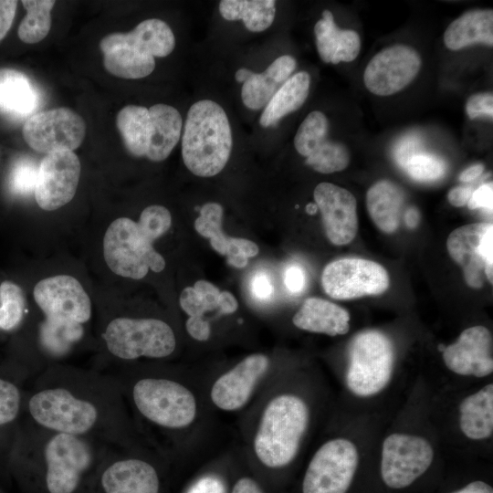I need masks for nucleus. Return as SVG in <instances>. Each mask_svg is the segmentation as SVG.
<instances>
[{
    "instance_id": "nucleus-48",
    "label": "nucleus",
    "mask_w": 493,
    "mask_h": 493,
    "mask_svg": "<svg viewBox=\"0 0 493 493\" xmlns=\"http://www.w3.org/2000/svg\"><path fill=\"white\" fill-rule=\"evenodd\" d=\"M467 207L470 210L474 209H486L488 212L492 213L493 205V184L488 183L480 185L475 189L472 195L467 202Z\"/></svg>"
},
{
    "instance_id": "nucleus-2",
    "label": "nucleus",
    "mask_w": 493,
    "mask_h": 493,
    "mask_svg": "<svg viewBox=\"0 0 493 493\" xmlns=\"http://www.w3.org/2000/svg\"><path fill=\"white\" fill-rule=\"evenodd\" d=\"M112 448L101 443L49 431L22 417L7 472L20 481L35 477L45 493H78Z\"/></svg>"
},
{
    "instance_id": "nucleus-47",
    "label": "nucleus",
    "mask_w": 493,
    "mask_h": 493,
    "mask_svg": "<svg viewBox=\"0 0 493 493\" xmlns=\"http://www.w3.org/2000/svg\"><path fill=\"white\" fill-rule=\"evenodd\" d=\"M184 493H226V487L221 477L209 474L197 478Z\"/></svg>"
},
{
    "instance_id": "nucleus-31",
    "label": "nucleus",
    "mask_w": 493,
    "mask_h": 493,
    "mask_svg": "<svg viewBox=\"0 0 493 493\" xmlns=\"http://www.w3.org/2000/svg\"><path fill=\"white\" fill-rule=\"evenodd\" d=\"M37 93L28 78L14 68H0V110L27 116L36 108Z\"/></svg>"
},
{
    "instance_id": "nucleus-25",
    "label": "nucleus",
    "mask_w": 493,
    "mask_h": 493,
    "mask_svg": "<svg viewBox=\"0 0 493 493\" xmlns=\"http://www.w3.org/2000/svg\"><path fill=\"white\" fill-rule=\"evenodd\" d=\"M292 322L300 330L330 336L343 335L350 330V314L335 303L309 298L293 316Z\"/></svg>"
},
{
    "instance_id": "nucleus-19",
    "label": "nucleus",
    "mask_w": 493,
    "mask_h": 493,
    "mask_svg": "<svg viewBox=\"0 0 493 493\" xmlns=\"http://www.w3.org/2000/svg\"><path fill=\"white\" fill-rule=\"evenodd\" d=\"M325 234L336 246L351 243L358 231L357 202L353 194L343 187L320 183L313 192Z\"/></svg>"
},
{
    "instance_id": "nucleus-50",
    "label": "nucleus",
    "mask_w": 493,
    "mask_h": 493,
    "mask_svg": "<svg viewBox=\"0 0 493 493\" xmlns=\"http://www.w3.org/2000/svg\"><path fill=\"white\" fill-rule=\"evenodd\" d=\"M284 284L292 293H299L303 290L306 284L304 270L296 265L288 267L284 273Z\"/></svg>"
},
{
    "instance_id": "nucleus-18",
    "label": "nucleus",
    "mask_w": 493,
    "mask_h": 493,
    "mask_svg": "<svg viewBox=\"0 0 493 493\" xmlns=\"http://www.w3.org/2000/svg\"><path fill=\"white\" fill-rule=\"evenodd\" d=\"M30 379L28 372L12 361L0 364V471L7 472Z\"/></svg>"
},
{
    "instance_id": "nucleus-42",
    "label": "nucleus",
    "mask_w": 493,
    "mask_h": 493,
    "mask_svg": "<svg viewBox=\"0 0 493 493\" xmlns=\"http://www.w3.org/2000/svg\"><path fill=\"white\" fill-rule=\"evenodd\" d=\"M404 169L417 182H433L445 175L446 164L436 156L418 153L408 161Z\"/></svg>"
},
{
    "instance_id": "nucleus-23",
    "label": "nucleus",
    "mask_w": 493,
    "mask_h": 493,
    "mask_svg": "<svg viewBox=\"0 0 493 493\" xmlns=\"http://www.w3.org/2000/svg\"><path fill=\"white\" fill-rule=\"evenodd\" d=\"M295 68L296 60L289 55L278 57L262 73H255L245 68H239L235 79L243 83L241 99L244 105L253 110L265 108Z\"/></svg>"
},
{
    "instance_id": "nucleus-49",
    "label": "nucleus",
    "mask_w": 493,
    "mask_h": 493,
    "mask_svg": "<svg viewBox=\"0 0 493 493\" xmlns=\"http://www.w3.org/2000/svg\"><path fill=\"white\" fill-rule=\"evenodd\" d=\"M252 295L258 300H267L273 293L270 278L264 272L256 273L250 283Z\"/></svg>"
},
{
    "instance_id": "nucleus-8",
    "label": "nucleus",
    "mask_w": 493,
    "mask_h": 493,
    "mask_svg": "<svg viewBox=\"0 0 493 493\" xmlns=\"http://www.w3.org/2000/svg\"><path fill=\"white\" fill-rule=\"evenodd\" d=\"M393 365L394 350L391 340L379 330L362 331L350 346L347 386L355 395H374L389 383Z\"/></svg>"
},
{
    "instance_id": "nucleus-10",
    "label": "nucleus",
    "mask_w": 493,
    "mask_h": 493,
    "mask_svg": "<svg viewBox=\"0 0 493 493\" xmlns=\"http://www.w3.org/2000/svg\"><path fill=\"white\" fill-rule=\"evenodd\" d=\"M389 284V275L382 265L358 257L334 260L325 267L321 275L326 294L341 300L382 294Z\"/></svg>"
},
{
    "instance_id": "nucleus-60",
    "label": "nucleus",
    "mask_w": 493,
    "mask_h": 493,
    "mask_svg": "<svg viewBox=\"0 0 493 493\" xmlns=\"http://www.w3.org/2000/svg\"><path fill=\"white\" fill-rule=\"evenodd\" d=\"M0 493H3V491L0 489Z\"/></svg>"
},
{
    "instance_id": "nucleus-32",
    "label": "nucleus",
    "mask_w": 493,
    "mask_h": 493,
    "mask_svg": "<svg viewBox=\"0 0 493 493\" xmlns=\"http://www.w3.org/2000/svg\"><path fill=\"white\" fill-rule=\"evenodd\" d=\"M116 124L128 152L135 157L146 156L152 136L149 110L127 105L119 111Z\"/></svg>"
},
{
    "instance_id": "nucleus-36",
    "label": "nucleus",
    "mask_w": 493,
    "mask_h": 493,
    "mask_svg": "<svg viewBox=\"0 0 493 493\" xmlns=\"http://www.w3.org/2000/svg\"><path fill=\"white\" fill-rule=\"evenodd\" d=\"M26 300L23 288L13 280L0 282V333L12 334L23 325Z\"/></svg>"
},
{
    "instance_id": "nucleus-40",
    "label": "nucleus",
    "mask_w": 493,
    "mask_h": 493,
    "mask_svg": "<svg viewBox=\"0 0 493 493\" xmlns=\"http://www.w3.org/2000/svg\"><path fill=\"white\" fill-rule=\"evenodd\" d=\"M350 163V152L340 142L326 140L306 159V164L321 173L344 170Z\"/></svg>"
},
{
    "instance_id": "nucleus-13",
    "label": "nucleus",
    "mask_w": 493,
    "mask_h": 493,
    "mask_svg": "<svg viewBox=\"0 0 493 493\" xmlns=\"http://www.w3.org/2000/svg\"><path fill=\"white\" fill-rule=\"evenodd\" d=\"M86 134L83 118L65 107L35 113L25 122L23 137L36 152L50 153L79 148Z\"/></svg>"
},
{
    "instance_id": "nucleus-44",
    "label": "nucleus",
    "mask_w": 493,
    "mask_h": 493,
    "mask_svg": "<svg viewBox=\"0 0 493 493\" xmlns=\"http://www.w3.org/2000/svg\"><path fill=\"white\" fill-rule=\"evenodd\" d=\"M422 141L416 134H407L402 137L393 148V158L398 165L405 168L408 161L419 153Z\"/></svg>"
},
{
    "instance_id": "nucleus-54",
    "label": "nucleus",
    "mask_w": 493,
    "mask_h": 493,
    "mask_svg": "<svg viewBox=\"0 0 493 493\" xmlns=\"http://www.w3.org/2000/svg\"><path fill=\"white\" fill-rule=\"evenodd\" d=\"M474 189L471 186L459 185L453 187L447 194L449 203L456 207L464 206L469 201Z\"/></svg>"
},
{
    "instance_id": "nucleus-14",
    "label": "nucleus",
    "mask_w": 493,
    "mask_h": 493,
    "mask_svg": "<svg viewBox=\"0 0 493 493\" xmlns=\"http://www.w3.org/2000/svg\"><path fill=\"white\" fill-rule=\"evenodd\" d=\"M433 457V447L424 437L392 434L383 443L382 478L392 488L408 487L429 468Z\"/></svg>"
},
{
    "instance_id": "nucleus-30",
    "label": "nucleus",
    "mask_w": 493,
    "mask_h": 493,
    "mask_svg": "<svg viewBox=\"0 0 493 493\" xmlns=\"http://www.w3.org/2000/svg\"><path fill=\"white\" fill-rule=\"evenodd\" d=\"M310 86V77L299 71L289 77L273 95L259 118L262 127L278 123L283 117L299 110L306 101Z\"/></svg>"
},
{
    "instance_id": "nucleus-5",
    "label": "nucleus",
    "mask_w": 493,
    "mask_h": 493,
    "mask_svg": "<svg viewBox=\"0 0 493 493\" xmlns=\"http://www.w3.org/2000/svg\"><path fill=\"white\" fill-rule=\"evenodd\" d=\"M111 374V373H110ZM124 398L149 423L168 430L190 425L196 415V402L190 390L166 377H139L130 381L111 374Z\"/></svg>"
},
{
    "instance_id": "nucleus-9",
    "label": "nucleus",
    "mask_w": 493,
    "mask_h": 493,
    "mask_svg": "<svg viewBox=\"0 0 493 493\" xmlns=\"http://www.w3.org/2000/svg\"><path fill=\"white\" fill-rule=\"evenodd\" d=\"M359 461L355 445L336 438L322 445L311 458L302 482V493H346Z\"/></svg>"
},
{
    "instance_id": "nucleus-39",
    "label": "nucleus",
    "mask_w": 493,
    "mask_h": 493,
    "mask_svg": "<svg viewBox=\"0 0 493 493\" xmlns=\"http://www.w3.org/2000/svg\"><path fill=\"white\" fill-rule=\"evenodd\" d=\"M329 121L325 114L319 110L309 112L299 125L295 138L296 151L308 157L327 140Z\"/></svg>"
},
{
    "instance_id": "nucleus-41",
    "label": "nucleus",
    "mask_w": 493,
    "mask_h": 493,
    "mask_svg": "<svg viewBox=\"0 0 493 493\" xmlns=\"http://www.w3.org/2000/svg\"><path fill=\"white\" fill-rule=\"evenodd\" d=\"M38 166L30 157L19 158L13 163L7 181L12 194L26 196L34 194Z\"/></svg>"
},
{
    "instance_id": "nucleus-37",
    "label": "nucleus",
    "mask_w": 493,
    "mask_h": 493,
    "mask_svg": "<svg viewBox=\"0 0 493 493\" xmlns=\"http://www.w3.org/2000/svg\"><path fill=\"white\" fill-rule=\"evenodd\" d=\"M26 14L18 27V37L26 44L44 39L51 27V10L54 0H23Z\"/></svg>"
},
{
    "instance_id": "nucleus-7",
    "label": "nucleus",
    "mask_w": 493,
    "mask_h": 493,
    "mask_svg": "<svg viewBox=\"0 0 493 493\" xmlns=\"http://www.w3.org/2000/svg\"><path fill=\"white\" fill-rule=\"evenodd\" d=\"M101 338L108 353L124 362L163 359L170 356L176 347L171 326L152 318H114L105 325Z\"/></svg>"
},
{
    "instance_id": "nucleus-45",
    "label": "nucleus",
    "mask_w": 493,
    "mask_h": 493,
    "mask_svg": "<svg viewBox=\"0 0 493 493\" xmlns=\"http://www.w3.org/2000/svg\"><path fill=\"white\" fill-rule=\"evenodd\" d=\"M466 112L470 119L493 116V95L491 92L477 93L470 96L466 104Z\"/></svg>"
},
{
    "instance_id": "nucleus-53",
    "label": "nucleus",
    "mask_w": 493,
    "mask_h": 493,
    "mask_svg": "<svg viewBox=\"0 0 493 493\" xmlns=\"http://www.w3.org/2000/svg\"><path fill=\"white\" fill-rule=\"evenodd\" d=\"M17 1L0 0V41L5 37L14 21Z\"/></svg>"
},
{
    "instance_id": "nucleus-4",
    "label": "nucleus",
    "mask_w": 493,
    "mask_h": 493,
    "mask_svg": "<svg viewBox=\"0 0 493 493\" xmlns=\"http://www.w3.org/2000/svg\"><path fill=\"white\" fill-rule=\"evenodd\" d=\"M233 147L226 112L211 100H201L188 110L182 137V156L194 175L212 177L226 165Z\"/></svg>"
},
{
    "instance_id": "nucleus-38",
    "label": "nucleus",
    "mask_w": 493,
    "mask_h": 493,
    "mask_svg": "<svg viewBox=\"0 0 493 493\" xmlns=\"http://www.w3.org/2000/svg\"><path fill=\"white\" fill-rule=\"evenodd\" d=\"M223 207L217 203H206L200 209V215L194 222V228L202 236L209 238L212 247L221 255H226L231 237L222 230Z\"/></svg>"
},
{
    "instance_id": "nucleus-28",
    "label": "nucleus",
    "mask_w": 493,
    "mask_h": 493,
    "mask_svg": "<svg viewBox=\"0 0 493 493\" xmlns=\"http://www.w3.org/2000/svg\"><path fill=\"white\" fill-rule=\"evenodd\" d=\"M152 136L146 157L152 162H162L172 152L181 138L183 119L180 112L167 104L150 107Z\"/></svg>"
},
{
    "instance_id": "nucleus-29",
    "label": "nucleus",
    "mask_w": 493,
    "mask_h": 493,
    "mask_svg": "<svg viewBox=\"0 0 493 493\" xmlns=\"http://www.w3.org/2000/svg\"><path fill=\"white\" fill-rule=\"evenodd\" d=\"M459 426L473 440L487 439L493 432V384L465 398L459 406Z\"/></svg>"
},
{
    "instance_id": "nucleus-57",
    "label": "nucleus",
    "mask_w": 493,
    "mask_h": 493,
    "mask_svg": "<svg viewBox=\"0 0 493 493\" xmlns=\"http://www.w3.org/2000/svg\"><path fill=\"white\" fill-rule=\"evenodd\" d=\"M484 172V165L481 163L473 164L464 170L460 175L459 180L464 183H469L479 177Z\"/></svg>"
},
{
    "instance_id": "nucleus-3",
    "label": "nucleus",
    "mask_w": 493,
    "mask_h": 493,
    "mask_svg": "<svg viewBox=\"0 0 493 493\" xmlns=\"http://www.w3.org/2000/svg\"><path fill=\"white\" fill-rule=\"evenodd\" d=\"M172 225L169 210L162 205L144 208L138 222L128 217L115 219L103 238V256L110 269L123 278L141 279L149 269L159 273L165 267L164 258L152 243Z\"/></svg>"
},
{
    "instance_id": "nucleus-17",
    "label": "nucleus",
    "mask_w": 493,
    "mask_h": 493,
    "mask_svg": "<svg viewBox=\"0 0 493 493\" xmlns=\"http://www.w3.org/2000/svg\"><path fill=\"white\" fill-rule=\"evenodd\" d=\"M421 65V57L412 47L390 46L370 60L364 69L363 82L372 94L390 96L409 85Z\"/></svg>"
},
{
    "instance_id": "nucleus-22",
    "label": "nucleus",
    "mask_w": 493,
    "mask_h": 493,
    "mask_svg": "<svg viewBox=\"0 0 493 493\" xmlns=\"http://www.w3.org/2000/svg\"><path fill=\"white\" fill-rule=\"evenodd\" d=\"M106 70L119 78L137 79L147 77L155 68V59L142 50L130 33H112L100 43Z\"/></svg>"
},
{
    "instance_id": "nucleus-6",
    "label": "nucleus",
    "mask_w": 493,
    "mask_h": 493,
    "mask_svg": "<svg viewBox=\"0 0 493 493\" xmlns=\"http://www.w3.org/2000/svg\"><path fill=\"white\" fill-rule=\"evenodd\" d=\"M308 422L309 409L299 397L281 394L272 399L254 440L258 460L269 468L288 465L298 453Z\"/></svg>"
},
{
    "instance_id": "nucleus-56",
    "label": "nucleus",
    "mask_w": 493,
    "mask_h": 493,
    "mask_svg": "<svg viewBox=\"0 0 493 493\" xmlns=\"http://www.w3.org/2000/svg\"><path fill=\"white\" fill-rule=\"evenodd\" d=\"M237 307H238V303L233 294H231L228 291L220 292L219 298H218L219 313L221 314L234 313L237 309Z\"/></svg>"
},
{
    "instance_id": "nucleus-59",
    "label": "nucleus",
    "mask_w": 493,
    "mask_h": 493,
    "mask_svg": "<svg viewBox=\"0 0 493 493\" xmlns=\"http://www.w3.org/2000/svg\"><path fill=\"white\" fill-rule=\"evenodd\" d=\"M404 222L405 225L410 228H414L418 225L419 222V212L414 207L408 208L404 213Z\"/></svg>"
},
{
    "instance_id": "nucleus-12",
    "label": "nucleus",
    "mask_w": 493,
    "mask_h": 493,
    "mask_svg": "<svg viewBox=\"0 0 493 493\" xmlns=\"http://www.w3.org/2000/svg\"><path fill=\"white\" fill-rule=\"evenodd\" d=\"M446 248L451 258L464 272L467 284L474 288L483 286L484 276L492 283L493 225L474 223L450 233Z\"/></svg>"
},
{
    "instance_id": "nucleus-58",
    "label": "nucleus",
    "mask_w": 493,
    "mask_h": 493,
    "mask_svg": "<svg viewBox=\"0 0 493 493\" xmlns=\"http://www.w3.org/2000/svg\"><path fill=\"white\" fill-rule=\"evenodd\" d=\"M453 493H493L492 488L483 481H473Z\"/></svg>"
},
{
    "instance_id": "nucleus-21",
    "label": "nucleus",
    "mask_w": 493,
    "mask_h": 493,
    "mask_svg": "<svg viewBox=\"0 0 493 493\" xmlns=\"http://www.w3.org/2000/svg\"><path fill=\"white\" fill-rule=\"evenodd\" d=\"M268 365V358L261 353L251 354L243 359L215 382L210 393L213 403L225 411L242 408Z\"/></svg>"
},
{
    "instance_id": "nucleus-33",
    "label": "nucleus",
    "mask_w": 493,
    "mask_h": 493,
    "mask_svg": "<svg viewBox=\"0 0 493 493\" xmlns=\"http://www.w3.org/2000/svg\"><path fill=\"white\" fill-rule=\"evenodd\" d=\"M219 12L228 21L242 20L251 32H262L268 28L275 18L274 0H222Z\"/></svg>"
},
{
    "instance_id": "nucleus-26",
    "label": "nucleus",
    "mask_w": 493,
    "mask_h": 493,
    "mask_svg": "<svg viewBox=\"0 0 493 493\" xmlns=\"http://www.w3.org/2000/svg\"><path fill=\"white\" fill-rule=\"evenodd\" d=\"M476 43L493 45L492 9L467 11L451 22L444 33V44L450 50H459Z\"/></svg>"
},
{
    "instance_id": "nucleus-27",
    "label": "nucleus",
    "mask_w": 493,
    "mask_h": 493,
    "mask_svg": "<svg viewBox=\"0 0 493 493\" xmlns=\"http://www.w3.org/2000/svg\"><path fill=\"white\" fill-rule=\"evenodd\" d=\"M404 205L403 190L389 180L378 181L367 191L368 213L375 226L383 233L392 234L397 230Z\"/></svg>"
},
{
    "instance_id": "nucleus-15",
    "label": "nucleus",
    "mask_w": 493,
    "mask_h": 493,
    "mask_svg": "<svg viewBox=\"0 0 493 493\" xmlns=\"http://www.w3.org/2000/svg\"><path fill=\"white\" fill-rule=\"evenodd\" d=\"M34 299L46 320L84 325L91 316V302L80 282L69 275H57L38 281Z\"/></svg>"
},
{
    "instance_id": "nucleus-16",
    "label": "nucleus",
    "mask_w": 493,
    "mask_h": 493,
    "mask_svg": "<svg viewBox=\"0 0 493 493\" xmlns=\"http://www.w3.org/2000/svg\"><path fill=\"white\" fill-rule=\"evenodd\" d=\"M81 173L77 154L68 150L46 154L38 166L34 195L45 211L57 210L75 196Z\"/></svg>"
},
{
    "instance_id": "nucleus-51",
    "label": "nucleus",
    "mask_w": 493,
    "mask_h": 493,
    "mask_svg": "<svg viewBox=\"0 0 493 493\" xmlns=\"http://www.w3.org/2000/svg\"><path fill=\"white\" fill-rule=\"evenodd\" d=\"M194 288L203 298L209 311L218 308V298L221 292L218 288L206 280L196 281Z\"/></svg>"
},
{
    "instance_id": "nucleus-24",
    "label": "nucleus",
    "mask_w": 493,
    "mask_h": 493,
    "mask_svg": "<svg viewBox=\"0 0 493 493\" xmlns=\"http://www.w3.org/2000/svg\"><path fill=\"white\" fill-rule=\"evenodd\" d=\"M314 34L319 56L325 63L351 62L359 55L361 40L358 33L340 29L330 10L322 12V18L314 26Z\"/></svg>"
},
{
    "instance_id": "nucleus-43",
    "label": "nucleus",
    "mask_w": 493,
    "mask_h": 493,
    "mask_svg": "<svg viewBox=\"0 0 493 493\" xmlns=\"http://www.w3.org/2000/svg\"><path fill=\"white\" fill-rule=\"evenodd\" d=\"M258 251L257 245L251 240L231 237L226 256L229 265L243 268L247 265L248 258L257 256Z\"/></svg>"
},
{
    "instance_id": "nucleus-52",
    "label": "nucleus",
    "mask_w": 493,
    "mask_h": 493,
    "mask_svg": "<svg viewBox=\"0 0 493 493\" xmlns=\"http://www.w3.org/2000/svg\"><path fill=\"white\" fill-rule=\"evenodd\" d=\"M185 328L192 338L200 341L208 340L211 334L209 321L200 317H189Z\"/></svg>"
},
{
    "instance_id": "nucleus-34",
    "label": "nucleus",
    "mask_w": 493,
    "mask_h": 493,
    "mask_svg": "<svg viewBox=\"0 0 493 493\" xmlns=\"http://www.w3.org/2000/svg\"><path fill=\"white\" fill-rule=\"evenodd\" d=\"M84 331V325L79 323L43 320L37 330L38 345L47 355L59 358L81 341Z\"/></svg>"
},
{
    "instance_id": "nucleus-1",
    "label": "nucleus",
    "mask_w": 493,
    "mask_h": 493,
    "mask_svg": "<svg viewBox=\"0 0 493 493\" xmlns=\"http://www.w3.org/2000/svg\"><path fill=\"white\" fill-rule=\"evenodd\" d=\"M23 418L41 428L130 446L125 398L110 374L52 365L26 385Z\"/></svg>"
},
{
    "instance_id": "nucleus-35",
    "label": "nucleus",
    "mask_w": 493,
    "mask_h": 493,
    "mask_svg": "<svg viewBox=\"0 0 493 493\" xmlns=\"http://www.w3.org/2000/svg\"><path fill=\"white\" fill-rule=\"evenodd\" d=\"M129 33L133 41L153 58H164L175 47L173 32L167 23L159 18L143 20Z\"/></svg>"
},
{
    "instance_id": "nucleus-20",
    "label": "nucleus",
    "mask_w": 493,
    "mask_h": 493,
    "mask_svg": "<svg viewBox=\"0 0 493 493\" xmlns=\"http://www.w3.org/2000/svg\"><path fill=\"white\" fill-rule=\"evenodd\" d=\"M446 366L464 376L485 377L493 371L492 336L484 326L463 330L454 343L443 350Z\"/></svg>"
},
{
    "instance_id": "nucleus-11",
    "label": "nucleus",
    "mask_w": 493,
    "mask_h": 493,
    "mask_svg": "<svg viewBox=\"0 0 493 493\" xmlns=\"http://www.w3.org/2000/svg\"><path fill=\"white\" fill-rule=\"evenodd\" d=\"M101 493H160L161 477L150 461L112 447L94 475Z\"/></svg>"
},
{
    "instance_id": "nucleus-55",
    "label": "nucleus",
    "mask_w": 493,
    "mask_h": 493,
    "mask_svg": "<svg viewBox=\"0 0 493 493\" xmlns=\"http://www.w3.org/2000/svg\"><path fill=\"white\" fill-rule=\"evenodd\" d=\"M231 493H265V491L254 478L242 477L235 482Z\"/></svg>"
},
{
    "instance_id": "nucleus-46",
    "label": "nucleus",
    "mask_w": 493,
    "mask_h": 493,
    "mask_svg": "<svg viewBox=\"0 0 493 493\" xmlns=\"http://www.w3.org/2000/svg\"><path fill=\"white\" fill-rule=\"evenodd\" d=\"M180 306L189 317L204 318L208 310L203 298L194 287L185 288L180 295Z\"/></svg>"
}]
</instances>
